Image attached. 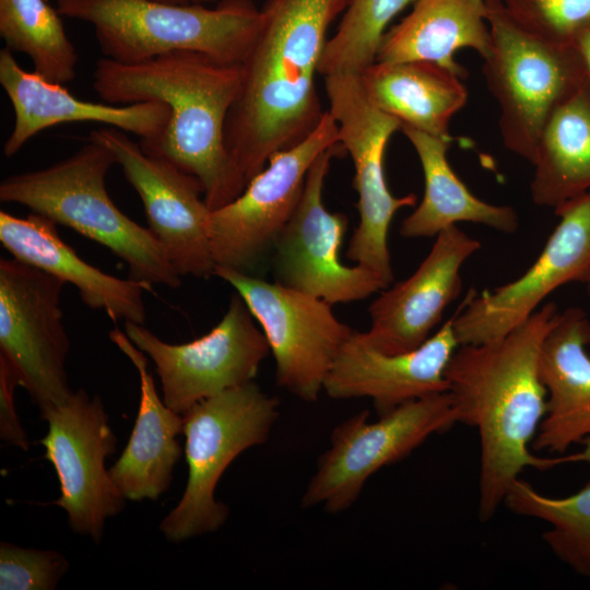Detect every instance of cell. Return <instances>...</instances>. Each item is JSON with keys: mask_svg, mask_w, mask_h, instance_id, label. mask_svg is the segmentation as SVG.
<instances>
[{"mask_svg": "<svg viewBox=\"0 0 590 590\" xmlns=\"http://www.w3.org/2000/svg\"><path fill=\"white\" fill-rule=\"evenodd\" d=\"M50 219L32 212L17 217L0 212V241L13 258L34 266L79 291L82 302L116 320L144 324V291L152 286L131 278L107 274L80 258L64 243Z\"/></svg>", "mask_w": 590, "mask_h": 590, "instance_id": "obj_22", "label": "cell"}, {"mask_svg": "<svg viewBox=\"0 0 590 590\" xmlns=\"http://www.w3.org/2000/svg\"><path fill=\"white\" fill-rule=\"evenodd\" d=\"M523 30L545 40L573 45L590 27V0H499Z\"/></svg>", "mask_w": 590, "mask_h": 590, "instance_id": "obj_31", "label": "cell"}, {"mask_svg": "<svg viewBox=\"0 0 590 590\" xmlns=\"http://www.w3.org/2000/svg\"><path fill=\"white\" fill-rule=\"evenodd\" d=\"M114 164L111 151L87 138L66 160L5 177L0 184V201L22 204L107 247L128 266L133 280L150 286L179 287L181 275L158 240L108 196L105 177Z\"/></svg>", "mask_w": 590, "mask_h": 590, "instance_id": "obj_4", "label": "cell"}, {"mask_svg": "<svg viewBox=\"0 0 590 590\" xmlns=\"http://www.w3.org/2000/svg\"><path fill=\"white\" fill-rule=\"evenodd\" d=\"M328 110L302 142L273 154L241 193L211 210L209 236L215 267L256 275L294 213L316 158L339 144Z\"/></svg>", "mask_w": 590, "mask_h": 590, "instance_id": "obj_10", "label": "cell"}, {"mask_svg": "<svg viewBox=\"0 0 590 590\" xmlns=\"http://www.w3.org/2000/svg\"><path fill=\"white\" fill-rule=\"evenodd\" d=\"M184 417L188 479L160 530L174 543L212 533L228 517L215 499L216 485L243 451L264 444L279 417V400L250 381L191 406Z\"/></svg>", "mask_w": 590, "mask_h": 590, "instance_id": "obj_6", "label": "cell"}, {"mask_svg": "<svg viewBox=\"0 0 590 590\" xmlns=\"http://www.w3.org/2000/svg\"><path fill=\"white\" fill-rule=\"evenodd\" d=\"M349 0H269L240 63L241 84L225 122L227 152L244 179L307 138L323 114L316 87L328 30Z\"/></svg>", "mask_w": 590, "mask_h": 590, "instance_id": "obj_2", "label": "cell"}, {"mask_svg": "<svg viewBox=\"0 0 590 590\" xmlns=\"http://www.w3.org/2000/svg\"><path fill=\"white\" fill-rule=\"evenodd\" d=\"M554 303L542 305L504 338L461 344L445 377L460 423L480 436L479 517L489 520L520 473L548 470L563 463L589 462L586 448L573 455L539 457L530 450L546 413V389L539 373L543 340L558 315Z\"/></svg>", "mask_w": 590, "mask_h": 590, "instance_id": "obj_1", "label": "cell"}, {"mask_svg": "<svg viewBox=\"0 0 590 590\" xmlns=\"http://www.w3.org/2000/svg\"><path fill=\"white\" fill-rule=\"evenodd\" d=\"M573 45L581 60L586 75L590 81V27L581 32Z\"/></svg>", "mask_w": 590, "mask_h": 590, "instance_id": "obj_34", "label": "cell"}, {"mask_svg": "<svg viewBox=\"0 0 590 590\" xmlns=\"http://www.w3.org/2000/svg\"><path fill=\"white\" fill-rule=\"evenodd\" d=\"M0 84L14 114L12 131L3 144L7 157L38 132L64 122H96L151 140L164 130L170 115L162 102L117 106L76 98L63 84L21 68L7 47L0 50Z\"/></svg>", "mask_w": 590, "mask_h": 590, "instance_id": "obj_20", "label": "cell"}, {"mask_svg": "<svg viewBox=\"0 0 590 590\" xmlns=\"http://www.w3.org/2000/svg\"><path fill=\"white\" fill-rule=\"evenodd\" d=\"M414 0H349L335 33L328 38L319 75L359 74L376 61L390 22Z\"/></svg>", "mask_w": 590, "mask_h": 590, "instance_id": "obj_30", "label": "cell"}, {"mask_svg": "<svg viewBox=\"0 0 590 590\" xmlns=\"http://www.w3.org/2000/svg\"><path fill=\"white\" fill-rule=\"evenodd\" d=\"M487 22L492 47L483 74L499 107L500 138L532 164L548 118L588 78L574 45L527 32L499 0H487Z\"/></svg>", "mask_w": 590, "mask_h": 590, "instance_id": "obj_7", "label": "cell"}, {"mask_svg": "<svg viewBox=\"0 0 590 590\" xmlns=\"http://www.w3.org/2000/svg\"><path fill=\"white\" fill-rule=\"evenodd\" d=\"M90 139L105 144L138 192L149 229L180 275H214L208 206L200 181L173 164L148 154L127 132L103 127Z\"/></svg>", "mask_w": 590, "mask_h": 590, "instance_id": "obj_17", "label": "cell"}, {"mask_svg": "<svg viewBox=\"0 0 590 590\" xmlns=\"http://www.w3.org/2000/svg\"><path fill=\"white\" fill-rule=\"evenodd\" d=\"M491 47L487 0H414L410 13L382 36L376 61L432 62L463 79L457 51L473 49L484 59Z\"/></svg>", "mask_w": 590, "mask_h": 590, "instance_id": "obj_24", "label": "cell"}, {"mask_svg": "<svg viewBox=\"0 0 590 590\" xmlns=\"http://www.w3.org/2000/svg\"><path fill=\"white\" fill-rule=\"evenodd\" d=\"M109 339L138 370L140 403L129 441L108 472L125 499L156 500L169 488L182 455L176 437L182 433L184 417L160 398L148 358L127 334L115 328Z\"/></svg>", "mask_w": 590, "mask_h": 590, "instance_id": "obj_23", "label": "cell"}, {"mask_svg": "<svg viewBox=\"0 0 590 590\" xmlns=\"http://www.w3.org/2000/svg\"><path fill=\"white\" fill-rule=\"evenodd\" d=\"M0 36L45 79L66 84L75 78L79 55L60 13L46 0H0Z\"/></svg>", "mask_w": 590, "mask_h": 590, "instance_id": "obj_28", "label": "cell"}, {"mask_svg": "<svg viewBox=\"0 0 590 590\" xmlns=\"http://www.w3.org/2000/svg\"><path fill=\"white\" fill-rule=\"evenodd\" d=\"M559 222L533 264L505 285L469 294L452 318L459 345L499 340L522 324L555 290L582 282L590 268V191L555 211Z\"/></svg>", "mask_w": 590, "mask_h": 590, "instance_id": "obj_16", "label": "cell"}, {"mask_svg": "<svg viewBox=\"0 0 590 590\" xmlns=\"http://www.w3.org/2000/svg\"><path fill=\"white\" fill-rule=\"evenodd\" d=\"M459 346L452 318L417 349L388 354L353 330L324 380L323 391L338 400L369 398L386 414L405 402L448 390L447 365Z\"/></svg>", "mask_w": 590, "mask_h": 590, "instance_id": "obj_19", "label": "cell"}, {"mask_svg": "<svg viewBox=\"0 0 590 590\" xmlns=\"http://www.w3.org/2000/svg\"><path fill=\"white\" fill-rule=\"evenodd\" d=\"M420 160L424 194L418 205L401 223L406 238L434 237L459 222H471L512 234L519 219L510 205L488 203L474 196L451 168L447 152L452 139L401 126Z\"/></svg>", "mask_w": 590, "mask_h": 590, "instance_id": "obj_25", "label": "cell"}, {"mask_svg": "<svg viewBox=\"0 0 590 590\" xmlns=\"http://www.w3.org/2000/svg\"><path fill=\"white\" fill-rule=\"evenodd\" d=\"M343 151L339 143L316 158L270 257L274 282L330 305L362 300L388 286L370 270L346 266L340 258L349 219L328 211L322 194L331 161Z\"/></svg>", "mask_w": 590, "mask_h": 590, "instance_id": "obj_15", "label": "cell"}, {"mask_svg": "<svg viewBox=\"0 0 590 590\" xmlns=\"http://www.w3.org/2000/svg\"><path fill=\"white\" fill-rule=\"evenodd\" d=\"M61 16L93 26L104 58L139 63L192 51L223 63H241L262 23L250 0H223L214 8L157 0H57Z\"/></svg>", "mask_w": 590, "mask_h": 590, "instance_id": "obj_5", "label": "cell"}, {"mask_svg": "<svg viewBox=\"0 0 590 590\" xmlns=\"http://www.w3.org/2000/svg\"><path fill=\"white\" fill-rule=\"evenodd\" d=\"M328 111L334 118L339 142L354 165L357 192V227L349 241L346 257L379 275L389 286L393 281L388 232L396 213L416 204V196H393L385 175V153L401 122L379 109L367 96L358 74L323 76Z\"/></svg>", "mask_w": 590, "mask_h": 590, "instance_id": "obj_9", "label": "cell"}, {"mask_svg": "<svg viewBox=\"0 0 590 590\" xmlns=\"http://www.w3.org/2000/svg\"><path fill=\"white\" fill-rule=\"evenodd\" d=\"M480 248L481 243L457 225L438 233L414 273L384 288L368 307L370 327L364 332L368 342L388 354L421 346L459 296L461 268Z\"/></svg>", "mask_w": 590, "mask_h": 590, "instance_id": "obj_18", "label": "cell"}, {"mask_svg": "<svg viewBox=\"0 0 590 590\" xmlns=\"http://www.w3.org/2000/svg\"><path fill=\"white\" fill-rule=\"evenodd\" d=\"M166 3H174V4H202L204 2H211V1H223V0H157Z\"/></svg>", "mask_w": 590, "mask_h": 590, "instance_id": "obj_35", "label": "cell"}, {"mask_svg": "<svg viewBox=\"0 0 590 590\" xmlns=\"http://www.w3.org/2000/svg\"><path fill=\"white\" fill-rule=\"evenodd\" d=\"M19 386L16 378L0 358V438L22 450L30 448V440L16 413L14 389Z\"/></svg>", "mask_w": 590, "mask_h": 590, "instance_id": "obj_33", "label": "cell"}, {"mask_svg": "<svg viewBox=\"0 0 590 590\" xmlns=\"http://www.w3.org/2000/svg\"><path fill=\"white\" fill-rule=\"evenodd\" d=\"M39 417L48 424L39 442L60 484V496L52 504L67 512L75 533L98 543L106 519L119 514L126 500L105 468L117 438L103 401L79 389Z\"/></svg>", "mask_w": 590, "mask_h": 590, "instance_id": "obj_14", "label": "cell"}, {"mask_svg": "<svg viewBox=\"0 0 590 590\" xmlns=\"http://www.w3.org/2000/svg\"><path fill=\"white\" fill-rule=\"evenodd\" d=\"M534 204L554 211L590 191V81L587 79L548 118L532 163Z\"/></svg>", "mask_w": 590, "mask_h": 590, "instance_id": "obj_27", "label": "cell"}, {"mask_svg": "<svg viewBox=\"0 0 590 590\" xmlns=\"http://www.w3.org/2000/svg\"><path fill=\"white\" fill-rule=\"evenodd\" d=\"M590 320L571 307L558 312L540 352L546 413L533 440L535 450L563 455L590 438Z\"/></svg>", "mask_w": 590, "mask_h": 590, "instance_id": "obj_21", "label": "cell"}, {"mask_svg": "<svg viewBox=\"0 0 590 590\" xmlns=\"http://www.w3.org/2000/svg\"><path fill=\"white\" fill-rule=\"evenodd\" d=\"M214 275L232 285L260 326L278 386L305 402L317 401L353 329L318 297L229 268L215 267Z\"/></svg>", "mask_w": 590, "mask_h": 590, "instance_id": "obj_11", "label": "cell"}, {"mask_svg": "<svg viewBox=\"0 0 590 590\" xmlns=\"http://www.w3.org/2000/svg\"><path fill=\"white\" fill-rule=\"evenodd\" d=\"M66 283L15 258L0 259V358L39 414L63 403L70 341L60 295Z\"/></svg>", "mask_w": 590, "mask_h": 590, "instance_id": "obj_12", "label": "cell"}, {"mask_svg": "<svg viewBox=\"0 0 590 590\" xmlns=\"http://www.w3.org/2000/svg\"><path fill=\"white\" fill-rule=\"evenodd\" d=\"M68 569V559L57 551L0 543L1 590H54Z\"/></svg>", "mask_w": 590, "mask_h": 590, "instance_id": "obj_32", "label": "cell"}, {"mask_svg": "<svg viewBox=\"0 0 590 590\" xmlns=\"http://www.w3.org/2000/svg\"><path fill=\"white\" fill-rule=\"evenodd\" d=\"M240 84V63H223L192 51L130 64L102 57L92 83L108 104L155 101L168 107L164 130L139 143L148 154L196 177L210 210L227 204L246 187L224 141L226 118Z\"/></svg>", "mask_w": 590, "mask_h": 590, "instance_id": "obj_3", "label": "cell"}, {"mask_svg": "<svg viewBox=\"0 0 590 590\" xmlns=\"http://www.w3.org/2000/svg\"><path fill=\"white\" fill-rule=\"evenodd\" d=\"M125 333L152 358L165 404L181 415L204 399L253 381L271 353L262 330L237 292L232 294L220 322L193 341L170 344L131 321H125Z\"/></svg>", "mask_w": 590, "mask_h": 590, "instance_id": "obj_13", "label": "cell"}, {"mask_svg": "<svg viewBox=\"0 0 590 590\" xmlns=\"http://www.w3.org/2000/svg\"><path fill=\"white\" fill-rule=\"evenodd\" d=\"M358 76L369 99L401 126L452 139L450 120L468 101L455 72L425 61H375Z\"/></svg>", "mask_w": 590, "mask_h": 590, "instance_id": "obj_26", "label": "cell"}, {"mask_svg": "<svg viewBox=\"0 0 590 590\" xmlns=\"http://www.w3.org/2000/svg\"><path fill=\"white\" fill-rule=\"evenodd\" d=\"M504 504L514 512L550 524L543 540L577 574L590 578V481L566 497H550L518 479Z\"/></svg>", "mask_w": 590, "mask_h": 590, "instance_id": "obj_29", "label": "cell"}, {"mask_svg": "<svg viewBox=\"0 0 590 590\" xmlns=\"http://www.w3.org/2000/svg\"><path fill=\"white\" fill-rule=\"evenodd\" d=\"M582 283L586 286L587 296H588V299L590 302V268H589L587 274L585 275V278L582 280Z\"/></svg>", "mask_w": 590, "mask_h": 590, "instance_id": "obj_36", "label": "cell"}, {"mask_svg": "<svg viewBox=\"0 0 590 590\" xmlns=\"http://www.w3.org/2000/svg\"><path fill=\"white\" fill-rule=\"evenodd\" d=\"M368 415L363 411L333 429L330 447L319 457L302 496L303 508L322 505L331 514L349 509L379 469L402 460L432 435L460 423L449 391L400 404L373 423Z\"/></svg>", "mask_w": 590, "mask_h": 590, "instance_id": "obj_8", "label": "cell"}]
</instances>
